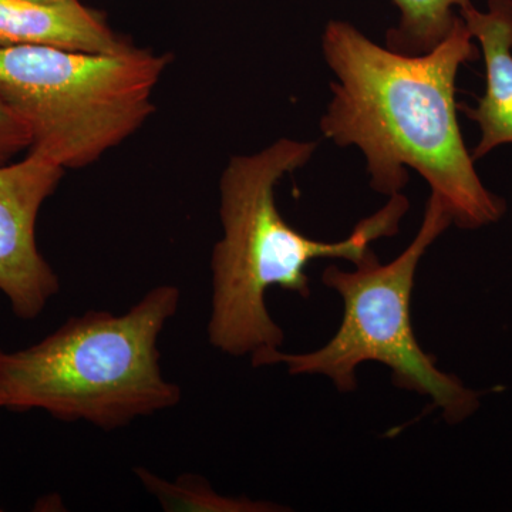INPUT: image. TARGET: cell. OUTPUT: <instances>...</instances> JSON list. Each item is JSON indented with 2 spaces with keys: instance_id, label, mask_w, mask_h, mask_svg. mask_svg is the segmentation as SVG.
<instances>
[{
  "instance_id": "obj_1",
  "label": "cell",
  "mask_w": 512,
  "mask_h": 512,
  "mask_svg": "<svg viewBox=\"0 0 512 512\" xmlns=\"http://www.w3.org/2000/svg\"><path fill=\"white\" fill-rule=\"evenodd\" d=\"M322 47L338 82L330 84L333 97L320 130L338 146L362 151L373 190L399 194L410 167L439 195L458 227L501 220L505 201L484 187L458 124V70L478 57L460 15L450 35L420 56L376 45L340 20L328 23Z\"/></svg>"
},
{
  "instance_id": "obj_2",
  "label": "cell",
  "mask_w": 512,
  "mask_h": 512,
  "mask_svg": "<svg viewBox=\"0 0 512 512\" xmlns=\"http://www.w3.org/2000/svg\"><path fill=\"white\" fill-rule=\"evenodd\" d=\"M316 147V141L281 138L259 153L232 157L222 173L224 235L212 252L208 325L211 345L221 352L254 356L281 348L284 330L266 309V291L279 286L309 298V262L340 258L356 265L372 251L370 242L399 232L409 211V200L399 192L343 241H315L296 231L279 214L276 185L286 174L305 167Z\"/></svg>"
},
{
  "instance_id": "obj_3",
  "label": "cell",
  "mask_w": 512,
  "mask_h": 512,
  "mask_svg": "<svg viewBox=\"0 0 512 512\" xmlns=\"http://www.w3.org/2000/svg\"><path fill=\"white\" fill-rule=\"evenodd\" d=\"M180 299L177 286H157L123 315L86 312L36 345L0 350L2 409L114 430L177 406L183 393L163 375L158 339Z\"/></svg>"
},
{
  "instance_id": "obj_4",
  "label": "cell",
  "mask_w": 512,
  "mask_h": 512,
  "mask_svg": "<svg viewBox=\"0 0 512 512\" xmlns=\"http://www.w3.org/2000/svg\"><path fill=\"white\" fill-rule=\"evenodd\" d=\"M171 55L134 45L114 53L0 49V100L29 128L28 154L87 167L137 133Z\"/></svg>"
},
{
  "instance_id": "obj_5",
  "label": "cell",
  "mask_w": 512,
  "mask_h": 512,
  "mask_svg": "<svg viewBox=\"0 0 512 512\" xmlns=\"http://www.w3.org/2000/svg\"><path fill=\"white\" fill-rule=\"evenodd\" d=\"M451 224L446 205L431 192L416 238L390 264H380L370 251L353 272L335 265L323 272V284L338 292L345 306L338 332L323 348L302 355L269 349L252 356V365L285 363L292 375L328 376L339 392L349 393L356 389L357 366L379 362L392 370L397 387L430 397L448 423L468 419L480 407V394L439 370L420 348L412 323L417 266Z\"/></svg>"
},
{
  "instance_id": "obj_6",
  "label": "cell",
  "mask_w": 512,
  "mask_h": 512,
  "mask_svg": "<svg viewBox=\"0 0 512 512\" xmlns=\"http://www.w3.org/2000/svg\"><path fill=\"white\" fill-rule=\"evenodd\" d=\"M64 168L28 154L0 165V292L20 319H35L59 292V276L40 254L36 221Z\"/></svg>"
},
{
  "instance_id": "obj_7",
  "label": "cell",
  "mask_w": 512,
  "mask_h": 512,
  "mask_svg": "<svg viewBox=\"0 0 512 512\" xmlns=\"http://www.w3.org/2000/svg\"><path fill=\"white\" fill-rule=\"evenodd\" d=\"M133 45L114 32L106 15L80 0L36 3L0 0V49L56 47L73 52L114 53Z\"/></svg>"
},
{
  "instance_id": "obj_8",
  "label": "cell",
  "mask_w": 512,
  "mask_h": 512,
  "mask_svg": "<svg viewBox=\"0 0 512 512\" xmlns=\"http://www.w3.org/2000/svg\"><path fill=\"white\" fill-rule=\"evenodd\" d=\"M458 15L480 42L487 72V89L476 109L461 107L481 128L480 143L471 153L476 161L512 144V0H488L487 12L470 5Z\"/></svg>"
},
{
  "instance_id": "obj_9",
  "label": "cell",
  "mask_w": 512,
  "mask_h": 512,
  "mask_svg": "<svg viewBox=\"0 0 512 512\" xmlns=\"http://www.w3.org/2000/svg\"><path fill=\"white\" fill-rule=\"evenodd\" d=\"M400 10L399 25L387 30L386 47L407 56L436 49L456 25L458 10L471 0H393Z\"/></svg>"
},
{
  "instance_id": "obj_10",
  "label": "cell",
  "mask_w": 512,
  "mask_h": 512,
  "mask_svg": "<svg viewBox=\"0 0 512 512\" xmlns=\"http://www.w3.org/2000/svg\"><path fill=\"white\" fill-rule=\"evenodd\" d=\"M136 476L148 493L170 512H265L281 511L269 503L218 494L205 478L185 473L174 481L164 480L147 468H136Z\"/></svg>"
},
{
  "instance_id": "obj_11",
  "label": "cell",
  "mask_w": 512,
  "mask_h": 512,
  "mask_svg": "<svg viewBox=\"0 0 512 512\" xmlns=\"http://www.w3.org/2000/svg\"><path fill=\"white\" fill-rule=\"evenodd\" d=\"M30 141L28 126L0 100V165L29 150Z\"/></svg>"
},
{
  "instance_id": "obj_12",
  "label": "cell",
  "mask_w": 512,
  "mask_h": 512,
  "mask_svg": "<svg viewBox=\"0 0 512 512\" xmlns=\"http://www.w3.org/2000/svg\"><path fill=\"white\" fill-rule=\"evenodd\" d=\"M29 2H36V3H60V2H66V0H29Z\"/></svg>"
},
{
  "instance_id": "obj_13",
  "label": "cell",
  "mask_w": 512,
  "mask_h": 512,
  "mask_svg": "<svg viewBox=\"0 0 512 512\" xmlns=\"http://www.w3.org/2000/svg\"><path fill=\"white\" fill-rule=\"evenodd\" d=\"M0 409H2V396H0Z\"/></svg>"
}]
</instances>
